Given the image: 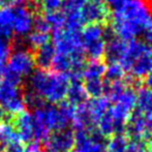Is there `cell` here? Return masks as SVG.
Returning <instances> with one entry per match:
<instances>
[{"label":"cell","mask_w":152,"mask_h":152,"mask_svg":"<svg viewBox=\"0 0 152 152\" xmlns=\"http://www.w3.org/2000/svg\"><path fill=\"white\" fill-rule=\"evenodd\" d=\"M152 22V3L149 0H128L123 7L114 10L111 17V31L124 40L137 39Z\"/></svg>","instance_id":"obj_1"},{"label":"cell","mask_w":152,"mask_h":152,"mask_svg":"<svg viewBox=\"0 0 152 152\" xmlns=\"http://www.w3.org/2000/svg\"><path fill=\"white\" fill-rule=\"evenodd\" d=\"M69 78L64 74L48 69H35L28 77L27 90L37 94L50 104H58L66 97Z\"/></svg>","instance_id":"obj_2"},{"label":"cell","mask_w":152,"mask_h":152,"mask_svg":"<svg viewBox=\"0 0 152 152\" xmlns=\"http://www.w3.org/2000/svg\"><path fill=\"white\" fill-rule=\"evenodd\" d=\"M51 32V44L55 50V55L67 57L76 61L84 60V52L80 36L81 31L74 30L64 26Z\"/></svg>","instance_id":"obj_3"},{"label":"cell","mask_w":152,"mask_h":152,"mask_svg":"<svg viewBox=\"0 0 152 152\" xmlns=\"http://www.w3.org/2000/svg\"><path fill=\"white\" fill-rule=\"evenodd\" d=\"M111 34L112 31L102 24H88L83 27L80 36L84 55L90 60H102L104 56L107 39Z\"/></svg>","instance_id":"obj_4"},{"label":"cell","mask_w":152,"mask_h":152,"mask_svg":"<svg viewBox=\"0 0 152 152\" xmlns=\"http://www.w3.org/2000/svg\"><path fill=\"white\" fill-rule=\"evenodd\" d=\"M14 126L20 141L26 143L27 146L37 145V143L44 140L49 134L31 113L25 111L16 116Z\"/></svg>","instance_id":"obj_5"},{"label":"cell","mask_w":152,"mask_h":152,"mask_svg":"<svg viewBox=\"0 0 152 152\" xmlns=\"http://www.w3.org/2000/svg\"><path fill=\"white\" fill-rule=\"evenodd\" d=\"M34 55L29 49L17 47L12 49L6 62L8 72L18 76L19 78H28L36 69Z\"/></svg>","instance_id":"obj_6"},{"label":"cell","mask_w":152,"mask_h":152,"mask_svg":"<svg viewBox=\"0 0 152 152\" xmlns=\"http://www.w3.org/2000/svg\"><path fill=\"white\" fill-rule=\"evenodd\" d=\"M107 138L97 128L75 132L74 152H106Z\"/></svg>","instance_id":"obj_7"},{"label":"cell","mask_w":152,"mask_h":152,"mask_svg":"<svg viewBox=\"0 0 152 152\" xmlns=\"http://www.w3.org/2000/svg\"><path fill=\"white\" fill-rule=\"evenodd\" d=\"M0 106L12 117L24 112L25 104L20 87L0 82Z\"/></svg>","instance_id":"obj_8"},{"label":"cell","mask_w":152,"mask_h":152,"mask_svg":"<svg viewBox=\"0 0 152 152\" xmlns=\"http://www.w3.org/2000/svg\"><path fill=\"white\" fill-rule=\"evenodd\" d=\"M15 15L12 22V35L26 37L33 30L36 17L30 6L24 3L14 4Z\"/></svg>","instance_id":"obj_9"},{"label":"cell","mask_w":152,"mask_h":152,"mask_svg":"<svg viewBox=\"0 0 152 152\" xmlns=\"http://www.w3.org/2000/svg\"><path fill=\"white\" fill-rule=\"evenodd\" d=\"M42 143L46 152H72L75 147V132L70 128L49 132Z\"/></svg>","instance_id":"obj_10"},{"label":"cell","mask_w":152,"mask_h":152,"mask_svg":"<svg viewBox=\"0 0 152 152\" xmlns=\"http://www.w3.org/2000/svg\"><path fill=\"white\" fill-rule=\"evenodd\" d=\"M33 115L48 132L67 128V122L62 118L56 104H47L42 109L33 111Z\"/></svg>","instance_id":"obj_11"},{"label":"cell","mask_w":152,"mask_h":152,"mask_svg":"<svg viewBox=\"0 0 152 152\" xmlns=\"http://www.w3.org/2000/svg\"><path fill=\"white\" fill-rule=\"evenodd\" d=\"M85 1L86 0H63L60 12L64 19V26L78 31L86 26L82 14Z\"/></svg>","instance_id":"obj_12"},{"label":"cell","mask_w":152,"mask_h":152,"mask_svg":"<svg viewBox=\"0 0 152 152\" xmlns=\"http://www.w3.org/2000/svg\"><path fill=\"white\" fill-rule=\"evenodd\" d=\"M86 25L104 24L109 19V8L104 0H86L82 10Z\"/></svg>","instance_id":"obj_13"},{"label":"cell","mask_w":152,"mask_h":152,"mask_svg":"<svg viewBox=\"0 0 152 152\" xmlns=\"http://www.w3.org/2000/svg\"><path fill=\"white\" fill-rule=\"evenodd\" d=\"M151 50V47L149 45H147L146 42H144L143 40H129V42H126V48L125 51H124V54L118 63L120 64L125 72H128L132 64L134 63V61L139 56H141L142 54Z\"/></svg>","instance_id":"obj_14"},{"label":"cell","mask_w":152,"mask_h":152,"mask_svg":"<svg viewBox=\"0 0 152 152\" xmlns=\"http://www.w3.org/2000/svg\"><path fill=\"white\" fill-rule=\"evenodd\" d=\"M130 77L137 81L144 80L152 74V50L139 56L128 69Z\"/></svg>","instance_id":"obj_15"},{"label":"cell","mask_w":152,"mask_h":152,"mask_svg":"<svg viewBox=\"0 0 152 152\" xmlns=\"http://www.w3.org/2000/svg\"><path fill=\"white\" fill-rule=\"evenodd\" d=\"M72 123L76 132H78V130H88L96 127V123L91 115L87 102L76 107L74 119H72Z\"/></svg>","instance_id":"obj_16"},{"label":"cell","mask_w":152,"mask_h":152,"mask_svg":"<svg viewBox=\"0 0 152 152\" xmlns=\"http://www.w3.org/2000/svg\"><path fill=\"white\" fill-rule=\"evenodd\" d=\"M126 42L124 40L118 38L117 36H113V32L107 39L106 45V51H104V56L106 59L111 62H117L118 63L120 61L121 57L123 56L124 51L126 48Z\"/></svg>","instance_id":"obj_17"},{"label":"cell","mask_w":152,"mask_h":152,"mask_svg":"<svg viewBox=\"0 0 152 152\" xmlns=\"http://www.w3.org/2000/svg\"><path fill=\"white\" fill-rule=\"evenodd\" d=\"M66 97H67L66 102H68L74 107H78L88 100L87 99L88 95L85 91L82 81H69Z\"/></svg>","instance_id":"obj_18"},{"label":"cell","mask_w":152,"mask_h":152,"mask_svg":"<svg viewBox=\"0 0 152 152\" xmlns=\"http://www.w3.org/2000/svg\"><path fill=\"white\" fill-rule=\"evenodd\" d=\"M14 4L0 5V34L10 38L12 36V22H14Z\"/></svg>","instance_id":"obj_19"},{"label":"cell","mask_w":152,"mask_h":152,"mask_svg":"<svg viewBox=\"0 0 152 152\" xmlns=\"http://www.w3.org/2000/svg\"><path fill=\"white\" fill-rule=\"evenodd\" d=\"M54 56L55 50L52 44L49 42V44L36 49V53L34 55L35 64L39 67V69H48L50 66H52Z\"/></svg>","instance_id":"obj_20"},{"label":"cell","mask_w":152,"mask_h":152,"mask_svg":"<svg viewBox=\"0 0 152 152\" xmlns=\"http://www.w3.org/2000/svg\"><path fill=\"white\" fill-rule=\"evenodd\" d=\"M137 107L138 111L144 115L152 116V89L145 86L137 89Z\"/></svg>","instance_id":"obj_21"},{"label":"cell","mask_w":152,"mask_h":152,"mask_svg":"<svg viewBox=\"0 0 152 152\" xmlns=\"http://www.w3.org/2000/svg\"><path fill=\"white\" fill-rule=\"evenodd\" d=\"M106 67V63L102 60H90L85 64L82 79H84V81L104 79Z\"/></svg>","instance_id":"obj_22"},{"label":"cell","mask_w":152,"mask_h":152,"mask_svg":"<svg viewBox=\"0 0 152 152\" xmlns=\"http://www.w3.org/2000/svg\"><path fill=\"white\" fill-rule=\"evenodd\" d=\"M87 104L89 107V110L93 117L95 123L106 114L111 108V102L106 96H102L98 98H91L90 100H87Z\"/></svg>","instance_id":"obj_23"},{"label":"cell","mask_w":152,"mask_h":152,"mask_svg":"<svg viewBox=\"0 0 152 152\" xmlns=\"http://www.w3.org/2000/svg\"><path fill=\"white\" fill-rule=\"evenodd\" d=\"M20 142L19 134L12 122L0 123V148H5L8 145Z\"/></svg>","instance_id":"obj_24"},{"label":"cell","mask_w":152,"mask_h":152,"mask_svg":"<svg viewBox=\"0 0 152 152\" xmlns=\"http://www.w3.org/2000/svg\"><path fill=\"white\" fill-rule=\"evenodd\" d=\"M125 78V70L122 68V66L117 62H111L106 67V72L104 76V81L108 83L119 82L123 81Z\"/></svg>","instance_id":"obj_25"},{"label":"cell","mask_w":152,"mask_h":152,"mask_svg":"<svg viewBox=\"0 0 152 152\" xmlns=\"http://www.w3.org/2000/svg\"><path fill=\"white\" fill-rule=\"evenodd\" d=\"M50 39H51V33L36 30V29H33L26 36L27 44L29 45V47L35 49V50L40 48V47L45 46V45L49 44Z\"/></svg>","instance_id":"obj_26"},{"label":"cell","mask_w":152,"mask_h":152,"mask_svg":"<svg viewBox=\"0 0 152 152\" xmlns=\"http://www.w3.org/2000/svg\"><path fill=\"white\" fill-rule=\"evenodd\" d=\"M12 50L10 37L0 34V79L6 70V62Z\"/></svg>","instance_id":"obj_27"},{"label":"cell","mask_w":152,"mask_h":152,"mask_svg":"<svg viewBox=\"0 0 152 152\" xmlns=\"http://www.w3.org/2000/svg\"><path fill=\"white\" fill-rule=\"evenodd\" d=\"M84 88L88 97L98 98L104 96V79H96V80H88L85 81Z\"/></svg>","instance_id":"obj_28"},{"label":"cell","mask_w":152,"mask_h":152,"mask_svg":"<svg viewBox=\"0 0 152 152\" xmlns=\"http://www.w3.org/2000/svg\"><path fill=\"white\" fill-rule=\"evenodd\" d=\"M115 120L110 115L109 111L97 121L96 123V128L97 130L107 138L110 136H115Z\"/></svg>","instance_id":"obj_29"},{"label":"cell","mask_w":152,"mask_h":152,"mask_svg":"<svg viewBox=\"0 0 152 152\" xmlns=\"http://www.w3.org/2000/svg\"><path fill=\"white\" fill-rule=\"evenodd\" d=\"M128 142L129 140L124 134H115L107 143L106 152H125Z\"/></svg>","instance_id":"obj_30"},{"label":"cell","mask_w":152,"mask_h":152,"mask_svg":"<svg viewBox=\"0 0 152 152\" xmlns=\"http://www.w3.org/2000/svg\"><path fill=\"white\" fill-rule=\"evenodd\" d=\"M23 99H24L25 108L27 107L28 109L33 111L42 109V107L46 106V102L42 97L29 90H26L23 93Z\"/></svg>","instance_id":"obj_31"},{"label":"cell","mask_w":152,"mask_h":152,"mask_svg":"<svg viewBox=\"0 0 152 152\" xmlns=\"http://www.w3.org/2000/svg\"><path fill=\"white\" fill-rule=\"evenodd\" d=\"M57 107H58V110H59V112H60L62 118L67 122V124L69 125V124L72 122V119H74L76 107L70 104L68 102H64V100L61 102L60 104H57Z\"/></svg>","instance_id":"obj_32"},{"label":"cell","mask_w":152,"mask_h":152,"mask_svg":"<svg viewBox=\"0 0 152 152\" xmlns=\"http://www.w3.org/2000/svg\"><path fill=\"white\" fill-rule=\"evenodd\" d=\"M40 7L45 14H54L61 10L63 0H39Z\"/></svg>","instance_id":"obj_33"},{"label":"cell","mask_w":152,"mask_h":152,"mask_svg":"<svg viewBox=\"0 0 152 152\" xmlns=\"http://www.w3.org/2000/svg\"><path fill=\"white\" fill-rule=\"evenodd\" d=\"M36 145H31V146H24L20 142L14 143L12 145H8L4 148L3 152H35Z\"/></svg>","instance_id":"obj_34"},{"label":"cell","mask_w":152,"mask_h":152,"mask_svg":"<svg viewBox=\"0 0 152 152\" xmlns=\"http://www.w3.org/2000/svg\"><path fill=\"white\" fill-rule=\"evenodd\" d=\"M125 152H148V146L143 140L129 141Z\"/></svg>","instance_id":"obj_35"},{"label":"cell","mask_w":152,"mask_h":152,"mask_svg":"<svg viewBox=\"0 0 152 152\" xmlns=\"http://www.w3.org/2000/svg\"><path fill=\"white\" fill-rule=\"evenodd\" d=\"M104 3L107 4L108 8H111L114 10H120L121 7H123L124 4L128 1V0H104Z\"/></svg>","instance_id":"obj_36"},{"label":"cell","mask_w":152,"mask_h":152,"mask_svg":"<svg viewBox=\"0 0 152 152\" xmlns=\"http://www.w3.org/2000/svg\"><path fill=\"white\" fill-rule=\"evenodd\" d=\"M141 36L143 37V42H146L149 46L152 45V22L145 28V30L143 31Z\"/></svg>","instance_id":"obj_37"},{"label":"cell","mask_w":152,"mask_h":152,"mask_svg":"<svg viewBox=\"0 0 152 152\" xmlns=\"http://www.w3.org/2000/svg\"><path fill=\"white\" fill-rule=\"evenodd\" d=\"M14 117L5 111L1 106H0V123H4V122H12Z\"/></svg>","instance_id":"obj_38"},{"label":"cell","mask_w":152,"mask_h":152,"mask_svg":"<svg viewBox=\"0 0 152 152\" xmlns=\"http://www.w3.org/2000/svg\"><path fill=\"white\" fill-rule=\"evenodd\" d=\"M146 129L148 132L149 137L152 136V116L151 115H146Z\"/></svg>","instance_id":"obj_39"},{"label":"cell","mask_w":152,"mask_h":152,"mask_svg":"<svg viewBox=\"0 0 152 152\" xmlns=\"http://www.w3.org/2000/svg\"><path fill=\"white\" fill-rule=\"evenodd\" d=\"M144 81H145V87L152 89V74L149 75L148 77H146L144 79Z\"/></svg>","instance_id":"obj_40"},{"label":"cell","mask_w":152,"mask_h":152,"mask_svg":"<svg viewBox=\"0 0 152 152\" xmlns=\"http://www.w3.org/2000/svg\"><path fill=\"white\" fill-rule=\"evenodd\" d=\"M10 1L12 2V4H21V3H24L27 0H10Z\"/></svg>","instance_id":"obj_41"},{"label":"cell","mask_w":152,"mask_h":152,"mask_svg":"<svg viewBox=\"0 0 152 152\" xmlns=\"http://www.w3.org/2000/svg\"><path fill=\"white\" fill-rule=\"evenodd\" d=\"M147 146H148V148L150 149V151L149 152H152V136L150 137V139H149V143H148Z\"/></svg>","instance_id":"obj_42"},{"label":"cell","mask_w":152,"mask_h":152,"mask_svg":"<svg viewBox=\"0 0 152 152\" xmlns=\"http://www.w3.org/2000/svg\"><path fill=\"white\" fill-rule=\"evenodd\" d=\"M3 1H5V0H0V4H1V3H2V2H3Z\"/></svg>","instance_id":"obj_43"},{"label":"cell","mask_w":152,"mask_h":152,"mask_svg":"<svg viewBox=\"0 0 152 152\" xmlns=\"http://www.w3.org/2000/svg\"><path fill=\"white\" fill-rule=\"evenodd\" d=\"M35 152H42V151H39V150H36ZM45 152H46V151H45Z\"/></svg>","instance_id":"obj_44"},{"label":"cell","mask_w":152,"mask_h":152,"mask_svg":"<svg viewBox=\"0 0 152 152\" xmlns=\"http://www.w3.org/2000/svg\"><path fill=\"white\" fill-rule=\"evenodd\" d=\"M149 1H150V0H149Z\"/></svg>","instance_id":"obj_45"}]
</instances>
